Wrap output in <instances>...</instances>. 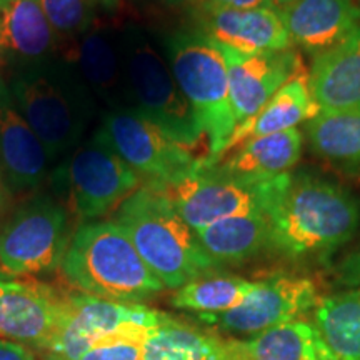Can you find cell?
I'll use <instances>...</instances> for the list:
<instances>
[{
    "label": "cell",
    "mask_w": 360,
    "mask_h": 360,
    "mask_svg": "<svg viewBox=\"0 0 360 360\" xmlns=\"http://www.w3.org/2000/svg\"><path fill=\"white\" fill-rule=\"evenodd\" d=\"M39 4L62 44L82 37L96 24V0H39Z\"/></svg>",
    "instance_id": "obj_29"
},
{
    "label": "cell",
    "mask_w": 360,
    "mask_h": 360,
    "mask_svg": "<svg viewBox=\"0 0 360 360\" xmlns=\"http://www.w3.org/2000/svg\"><path fill=\"white\" fill-rule=\"evenodd\" d=\"M143 360H242L237 340L200 332L172 317L154 330Z\"/></svg>",
    "instance_id": "obj_26"
},
{
    "label": "cell",
    "mask_w": 360,
    "mask_h": 360,
    "mask_svg": "<svg viewBox=\"0 0 360 360\" xmlns=\"http://www.w3.org/2000/svg\"><path fill=\"white\" fill-rule=\"evenodd\" d=\"M0 360H35L32 352L15 342L0 339Z\"/></svg>",
    "instance_id": "obj_32"
},
{
    "label": "cell",
    "mask_w": 360,
    "mask_h": 360,
    "mask_svg": "<svg viewBox=\"0 0 360 360\" xmlns=\"http://www.w3.org/2000/svg\"><path fill=\"white\" fill-rule=\"evenodd\" d=\"M242 360H334L310 321H290L237 340Z\"/></svg>",
    "instance_id": "obj_25"
},
{
    "label": "cell",
    "mask_w": 360,
    "mask_h": 360,
    "mask_svg": "<svg viewBox=\"0 0 360 360\" xmlns=\"http://www.w3.org/2000/svg\"><path fill=\"white\" fill-rule=\"evenodd\" d=\"M310 322L332 359L360 360V287L319 299Z\"/></svg>",
    "instance_id": "obj_24"
},
{
    "label": "cell",
    "mask_w": 360,
    "mask_h": 360,
    "mask_svg": "<svg viewBox=\"0 0 360 360\" xmlns=\"http://www.w3.org/2000/svg\"><path fill=\"white\" fill-rule=\"evenodd\" d=\"M82 294L120 304H142L165 289L115 222H87L70 238L60 265Z\"/></svg>",
    "instance_id": "obj_2"
},
{
    "label": "cell",
    "mask_w": 360,
    "mask_h": 360,
    "mask_svg": "<svg viewBox=\"0 0 360 360\" xmlns=\"http://www.w3.org/2000/svg\"><path fill=\"white\" fill-rule=\"evenodd\" d=\"M307 82L321 110H360V25L312 58Z\"/></svg>",
    "instance_id": "obj_20"
},
{
    "label": "cell",
    "mask_w": 360,
    "mask_h": 360,
    "mask_svg": "<svg viewBox=\"0 0 360 360\" xmlns=\"http://www.w3.org/2000/svg\"><path fill=\"white\" fill-rule=\"evenodd\" d=\"M170 315L142 304H120L87 294H65L58 326L49 347L47 360H80L97 339L117 328L137 323L159 328Z\"/></svg>",
    "instance_id": "obj_11"
},
{
    "label": "cell",
    "mask_w": 360,
    "mask_h": 360,
    "mask_svg": "<svg viewBox=\"0 0 360 360\" xmlns=\"http://www.w3.org/2000/svg\"><path fill=\"white\" fill-rule=\"evenodd\" d=\"M229 72V90L237 124L255 115L292 79L305 74L299 52L240 53L220 47Z\"/></svg>",
    "instance_id": "obj_15"
},
{
    "label": "cell",
    "mask_w": 360,
    "mask_h": 360,
    "mask_svg": "<svg viewBox=\"0 0 360 360\" xmlns=\"http://www.w3.org/2000/svg\"><path fill=\"white\" fill-rule=\"evenodd\" d=\"M51 164L40 139L27 124L0 77V170L8 191L29 192L47 177Z\"/></svg>",
    "instance_id": "obj_19"
},
{
    "label": "cell",
    "mask_w": 360,
    "mask_h": 360,
    "mask_svg": "<svg viewBox=\"0 0 360 360\" xmlns=\"http://www.w3.org/2000/svg\"><path fill=\"white\" fill-rule=\"evenodd\" d=\"M67 45L62 58L74 67L92 96L109 110L125 109L120 32L96 22L82 37Z\"/></svg>",
    "instance_id": "obj_17"
},
{
    "label": "cell",
    "mask_w": 360,
    "mask_h": 360,
    "mask_svg": "<svg viewBox=\"0 0 360 360\" xmlns=\"http://www.w3.org/2000/svg\"><path fill=\"white\" fill-rule=\"evenodd\" d=\"M314 154L335 164H360V110H322L305 124Z\"/></svg>",
    "instance_id": "obj_27"
},
{
    "label": "cell",
    "mask_w": 360,
    "mask_h": 360,
    "mask_svg": "<svg viewBox=\"0 0 360 360\" xmlns=\"http://www.w3.org/2000/svg\"><path fill=\"white\" fill-rule=\"evenodd\" d=\"M335 277L337 283L342 287H347V289L360 287V247L342 259L335 270Z\"/></svg>",
    "instance_id": "obj_31"
},
{
    "label": "cell",
    "mask_w": 360,
    "mask_h": 360,
    "mask_svg": "<svg viewBox=\"0 0 360 360\" xmlns=\"http://www.w3.org/2000/svg\"><path fill=\"white\" fill-rule=\"evenodd\" d=\"M202 249L215 264H242L270 247L267 212L222 219L195 231Z\"/></svg>",
    "instance_id": "obj_22"
},
{
    "label": "cell",
    "mask_w": 360,
    "mask_h": 360,
    "mask_svg": "<svg viewBox=\"0 0 360 360\" xmlns=\"http://www.w3.org/2000/svg\"><path fill=\"white\" fill-rule=\"evenodd\" d=\"M274 2H276L277 7H282V6H285V4L292 2V0H274Z\"/></svg>",
    "instance_id": "obj_37"
},
{
    "label": "cell",
    "mask_w": 360,
    "mask_h": 360,
    "mask_svg": "<svg viewBox=\"0 0 360 360\" xmlns=\"http://www.w3.org/2000/svg\"><path fill=\"white\" fill-rule=\"evenodd\" d=\"M321 112V107L317 105L312 92H310L307 72H305V74L292 79L290 82L278 89L257 114L252 115L244 122L237 124L231 139L225 143L222 154L214 160L222 159L232 148L242 146V143L252 141V139L297 129L300 124L310 122Z\"/></svg>",
    "instance_id": "obj_21"
},
{
    "label": "cell",
    "mask_w": 360,
    "mask_h": 360,
    "mask_svg": "<svg viewBox=\"0 0 360 360\" xmlns=\"http://www.w3.org/2000/svg\"><path fill=\"white\" fill-rule=\"evenodd\" d=\"M112 222L127 233L139 255L165 289L177 290L193 278L219 269L202 249L195 231L159 191L139 187L117 207Z\"/></svg>",
    "instance_id": "obj_4"
},
{
    "label": "cell",
    "mask_w": 360,
    "mask_h": 360,
    "mask_svg": "<svg viewBox=\"0 0 360 360\" xmlns=\"http://www.w3.org/2000/svg\"><path fill=\"white\" fill-rule=\"evenodd\" d=\"M70 238L64 207L35 197L0 229V270L15 277L51 274L62 265Z\"/></svg>",
    "instance_id": "obj_9"
},
{
    "label": "cell",
    "mask_w": 360,
    "mask_h": 360,
    "mask_svg": "<svg viewBox=\"0 0 360 360\" xmlns=\"http://www.w3.org/2000/svg\"><path fill=\"white\" fill-rule=\"evenodd\" d=\"M259 282L237 276L205 274L187 282L172 295L175 309L195 314H220L240 305L255 290Z\"/></svg>",
    "instance_id": "obj_28"
},
{
    "label": "cell",
    "mask_w": 360,
    "mask_h": 360,
    "mask_svg": "<svg viewBox=\"0 0 360 360\" xmlns=\"http://www.w3.org/2000/svg\"><path fill=\"white\" fill-rule=\"evenodd\" d=\"M159 4H165V6H179V4H186V2H193V0H155Z\"/></svg>",
    "instance_id": "obj_36"
},
{
    "label": "cell",
    "mask_w": 360,
    "mask_h": 360,
    "mask_svg": "<svg viewBox=\"0 0 360 360\" xmlns=\"http://www.w3.org/2000/svg\"><path fill=\"white\" fill-rule=\"evenodd\" d=\"M164 52L184 97L191 103L209 141L207 159H217L237 127L222 51L204 34L187 29L170 34L165 39Z\"/></svg>",
    "instance_id": "obj_6"
},
{
    "label": "cell",
    "mask_w": 360,
    "mask_h": 360,
    "mask_svg": "<svg viewBox=\"0 0 360 360\" xmlns=\"http://www.w3.org/2000/svg\"><path fill=\"white\" fill-rule=\"evenodd\" d=\"M7 197H8V187L6 184V179H4L2 170H0V214H2V210L6 209Z\"/></svg>",
    "instance_id": "obj_34"
},
{
    "label": "cell",
    "mask_w": 360,
    "mask_h": 360,
    "mask_svg": "<svg viewBox=\"0 0 360 360\" xmlns=\"http://www.w3.org/2000/svg\"><path fill=\"white\" fill-rule=\"evenodd\" d=\"M97 6L105 8V11L109 12H114L117 11V7L120 6V0H96Z\"/></svg>",
    "instance_id": "obj_35"
},
{
    "label": "cell",
    "mask_w": 360,
    "mask_h": 360,
    "mask_svg": "<svg viewBox=\"0 0 360 360\" xmlns=\"http://www.w3.org/2000/svg\"><path fill=\"white\" fill-rule=\"evenodd\" d=\"M267 217L272 249L290 259L322 257L352 240L360 225V204L332 180L290 174Z\"/></svg>",
    "instance_id": "obj_1"
},
{
    "label": "cell",
    "mask_w": 360,
    "mask_h": 360,
    "mask_svg": "<svg viewBox=\"0 0 360 360\" xmlns=\"http://www.w3.org/2000/svg\"><path fill=\"white\" fill-rule=\"evenodd\" d=\"M125 109L135 112L180 146L195 148L202 132L167 58L139 25L120 30Z\"/></svg>",
    "instance_id": "obj_5"
},
{
    "label": "cell",
    "mask_w": 360,
    "mask_h": 360,
    "mask_svg": "<svg viewBox=\"0 0 360 360\" xmlns=\"http://www.w3.org/2000/svg\"><path fill=\"white\" fill-rule=\"evenodd\" d=\"M7 87L49 159L74 152L96 114V97L64 58L8 75Z\"/></svg>",
    "instance_id": "obj_3"
},
{
    "label": "cell",
    "mask_w": 360,
    "mask_h": 360,
    "mask_svg": "<svg viewBox=\"0 0 360 360\" xmlns=\"http://www.w3.org/2000/svg\"><path fill=\"white\" fill-rule=\"evenodd\" d=\"M142 180L98 134L72 152L53 174V184L67 192L72 210L82 220H96L119 207Z\"/></svg>",
    "instance_id": "obj_8"
},
{
    "label": "cell",
    "mask_w": 360,
    "mask_h": 360,
    "mask_svg": "<svg viewBox=\"0 0 360 360\" xmlns=\"http://www.w3.org/2000/svg\"><path fill=\"white\" fill-rule=\"evenodd\" d=\"M114 148L146 187L162 191L195 167L197 159L187 147L129 109L102 115L97 132Z\"/></svg>",
    "instance_id": "obj_10"
},
{
    "label": "cell",
    "mask_w": 360,
    "mask_h": 360,
    "mask_svg": "<svg viewBox=\"0 0 360 360\" xmlns=\"http://www.w3.org/2000/svg\"><path fill=\"white\" fill-rule=\"evenodd\" d=\"M278 12L292 47L312 58L334 49L360 25L357 0H292Z\"/></svg>",
    "instance_id": "obj_18"
},
{
    "label": "cell",
    "mask_w": 360,
    "mask_h": 360,
    "mask_svg": "<svg viewBox=\"0 0 360 360\" xmlns=\"http://www.w3.org/2000/svg\"><path fill=\"white\" fill-rule=\"evenodd\" d=\"M302 148L304 132L290 129L247 141L229 157L214 162L205 160L217 165L224 172L276 177L289 174V170L295 167L302 157Z\"/></svg>",
    "instance_id": "obj_23"
},
{
    "label": "cell",
    "mask_w": 360,
    "mask_h": 360,
    "mask_svg": "<svg viewBox=\"0 0 360 360\" xmlns=\"http://www.w3.org/2000/svg\"><path fill=\"white\" fill-rule=\"evenodd\" d=\"M152 334L154 328L129 323L97 339L80 360H143Z\"/></svg>",
    "instance_id": "obj_30"
},
{
    "label": "cell",
    "mask_w": 360,
    "mask_h": 360,
    "mask_svg": "<svg viewBox=\"0 0 360 360\" xmlns=\"http://www.w3.org/2000/svg\"><path fill=\"white\" fill-rule=\"evenodd\" d=\"M60 47L39 0H0V70L12 75L42 65Z\"/></svg>",
    "instance_id": "obj_16"
},
{
    "label": "cell",
    "mask_w": 360,
    "mask_h": 360,
    "mask_svg": "<svg viewBox=\"0 0 360 360\" xmlns=\"http://www.w3.org/2000/svg\"><path fill=\"white\" fill-rule=\"evenodd\" d=\"M214 6L229 7V8H276L274 0H207Z\"/></svg>",
    "instance_id": "obj_33"
},
{
    "label": "cell",
    "mask_w": 360,
    "mask_h": 360,
    "mask_svg": "<svg viewBox=\"0 0 360 360\" xmlns=\"http://www.w3.org/2000/svg\"><path fill=\"white\" fill-rule=\"evenodd\" d=\"M65 292L0 270V339L45 350L60 321Z\"/></svg>",
    "instance_id": "obj_13"
},
{
    "label": "cell",
    "mask_w": 360,
    "mask_h": 360,
    "mask_svg": "<svg viewBox=\"0 0 360 360\" xmlns=\"http://www.w3.org/2000/svg\"><path fill=\"white\" fill-rule=\"evenodd\" d=\"M192 19L197 32L231 51L260 53L292 49L278 7L229 8L193 0Z\"/></svg>",
    "instance_id": "obj_14"
},
{
    "label": "cell",
    "mask_w": 360,
    "mask_h": 360,
    "mask_svg": "<svg viewBox=\"0 0 360 360\" xmlns=\"http://www.w3.org/2000/svg\"><path fill=\"white\" fill-rule=\"evenodd\" d=\"M289 180L290 172L276 177L231 174L200 159L191 172L159 192L192 231H199L222 219L267 212Z\"/></svg>",
    "instance_id": "obj_7"
},
{
    "label": "cell",
    "mask_w": 360,
    "mask_h": 360,
    "mask_svg": "<svg viewBox=\"0 0 360 360\" xmlns=\"http://www.w3.org/2000/svg\"><path fill=\"white\" fill-rule=\"evenodd\" d=\"M317 289L307 277L278 274L257 287L238 307L220 314H200V322L237 335H257L281 323L302 319L317 304Z\"/></svg>",
    "instance_id": "obj_12"
}]
</instances>
